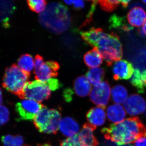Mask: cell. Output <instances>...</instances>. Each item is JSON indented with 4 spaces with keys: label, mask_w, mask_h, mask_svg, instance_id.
<instances>
[{
    "label": "cell",
    "mask_w": 146,
    "mask_h": 146,
    "mask_svg": "<svg viewBox=\"0 0 146 146\" xmlns=\"http://www.w3.org/2000/svg\"><path fill=\"white\" fill-rule=\"evenodd\" d=\"M68 5L72 4V0H63Z\"/></svg>",
    "instance_id": "cell-37"
},
{
    "label": "cell",
    "mask_w": 146,
    "mask_h": 146,
    "mask_svg": "<svg viewBox=\"0 0 146 146\" xmlns=\"http://www.w3.org/2000/svg\"><path fill=\"white\" fill-rule=\"evenodd\" d=\"M17 64L21 70L30 74L34 68V59L31 55L25 54L22 55L18 58Z\"/></svg>",
    "instance_id": "cell-24"
},
{
    "label": "cell",
    "mask_w": 146,
    "mask_h": 146,
    "mask_svg": "<svg viewBox=\"0 0 146 146\" xmlns=\"http://www.w3.org/2000/svg\"><path fill=\"white\" fill-rule=\"evenodd\" d=\"M110 28L119 30L124 32H129L133 29V27L127 23L124 18L114 14L109 20Z\"/></svg>",
    "instance_id": "cell-20"
},
{
    "label": "cell",
    "mask_w": 146,
    "mask_h": 146,
    "mask_svg": "<svg viewBox=\"0 0 146 146\" xmlns=\"http://www.w3.org/2000/svg\"><path fill=\"white\" fill-rule=\"evenodd\" d=\"M74 89L76 94L79 97L84 98L91 93V86L85 76H80L75 80Z\"/></svg>",
    "instance_id": "cell-16"
},
{
    "label": "cell",
    "mask_w": 146,
    "mask_h": 146,
    "mask_svg": "<svg viewBox=\"0 0 146 146\" xmlns=\"http://www.w3.org/2000/svg\"><path fill=\"white\" fill-rule=\"evenodd\" d=\"M61 113L55 109L44 106L35 116L33 122L35 127L41 133L56 134L59 129Z\"/></svg>",
    "instance_id": "cell-5"
},
{
    "label": "cell",
    "mask_w": 146,
    "mask_h": 146,
    "mask_svg": "<svg viewBox=\"0 0 146 146\" xmlns=\"http://www.w3.org/2000/svg\"><path fill=\"white\" fill-rule=\"evenodd\" d=\"M96 127L86 123L82 126L78 134L83 141L84 146H98L99 142L94 135Z\"/></svg>",
    "instance_id": "cell-14"
},
{
    "label": "cell",
    "mask_w": 146,
    "mask_h": 146,
    "mask_svg": "<svg viewBox=\"0 0 146 146\" xmlns=\"http://www.w3.org/2000/svg\"><path fill=\"white\" fill-rule=\"evenodd\" d=\"M3 102V97H2V89L0 88V105Z\"/></svg>",
    "instance_id": "cell-36"
},
{
    "label": "cell",
    "mask_w": 146,
    "mask_h": 146,
    "mask_svg": "<svg viewBox=\"0 0 146 146\" xmlns=\"http://www.w3.org/2000/svg\"><path fill=\"white\" fill-rule=\"evenodd\" d=\"M72 2L76 9H80L84 7L83 0H72Z\"/></svg>",
    "instance_id": "cell-31"
},
{
    "label": "cell",
    "mask_w": 146,
    "mask_h": 146,
    "mask_svg": "<svg viewBox=\"0 0 146 146\" xmlns=\"http://www.w3.org/2000/svg\"><path fill=\"white\" fill-rule=\"evenodd\" d=\"M102 57L97 48H94L84 54V60L89 68H93L99 67L103 62Z\"/></svg>",
    "instance_id": "cell-17"
},
{
    "label": "cell",
    "mask_w": 146,
    "mask_h": 146,
    "mask_svg": "<svg viewBox=\"0 0 146 146\" xmlns=\"http://www.w3.org/2000/svg\"><path fill=\"white\" fill-rule=\"evenodd\" d=\"M142 1L144 3H145L146 4V0H142Z\"/></svg>",
    "instance_id": "cell-40"
},
{
    "label": "cell",
    "mask_w": 146,
    "mask_h": 146,
    "mask_svg": "<svg viewBox=\"0 0 146 146\" xmlns=\"http://www.w3.org/2000/svg\"><path fill=\"white\" fill-rule=\"evenodd\" d=\"M31 10L37 13L43 12L46 8V0H27Z\"/></svg>",
    "instance_id": "cell-26"
},
{
    "label": "cell",
    "mask_w": 146,
    "mask_h": 146,
    "mask_svg": "<svg viewBox=\"0 0 146 146\" xmlns=\"http://www.w3.org/2000/svg\"><path fill=\"white\" fill-rule=\"evenodd\" d=\"M105 76V71L102 68L91 69L87 72L86 76L88 81L92 85L96 86L102 82Z\"/></svg>",
    "instance_id": "cell-22"
},
{
    "label": "cell",
    "mask_w": 146,
    "mask_h": 146,
    "mask_svg": "<svg viewBox=\"0 0 146 146\" xmlns=\"http://www.w3.org/2000/svg\"><path fill=\"white\" fill-rule=\"evenodd\" d=\"M37 146H52L50 144L48 143H45L43 144H41V145H39Z\"/></svg>",
    "instance_id": "cell-38"
},
{
    "label": "cell",
    "mask_w": 146,
    "mask_h": 146,
    "mask_svg": "<svg viewBox=\"0 0 146 146\" xmlns=\"http://www.w3.org/2000/svg\"><path fill=\"white\" fill-rule=\"evenodd\" d=\"M9 112L8 108L4 106L0 105V127L6 123L9 120Z\"/></svg>",
    "instance_id": "cell-29"
},
{
    "label": "cell",
    "mask_w": 146,
    "mask_h": 146,
    "mask_svg": "<svg viewBox=\"0 0 146 146\" xmlns=\"http://www.w3.org/2000/svg\"><path fill=\"white\" fill-rule=\"evenodd\" d=\"M107 115L110 121L117 123L123 121L125 117L126 112L122 106L115 104L110 106L108 107Z\"/></svg>",
    "instance_id": "cell-18"
},
{
    "label": "cell",
    "mask_w": 146,
    "mask_h": 146,
    "mask_svg": "<svg viewBox=\"0 0 146 146\" xmlns=\"http://www.w3.org/2000/svg\"><path fill=\"white\" fill-rule=\"evenodd\" d=\"M113 78L115 80L129 79L132 76L134 70L131 63L125 60L116 61L112 68Z\"/></svg>",
    "instance_id": "cell-11"
},
{
    "label": "cell",
    "mask_w": 146,
    "mask_h": 146,
    "mask_svg": "<svg viewBox=\"0 0 146 146\" xmlns=\"http://www.w3.org/2000/svg\"><path fill=\"white\" fill-rule=\"evenodd\" d=\"M97 48L108 66L120 60L123 55L122 45L119 37L115 33L104 32L97 42Z\"/></svg>",
    "instance_id": "cell-3"
},
{
    "label": "cell",
    "mask_w": 146,
    "mask_h": 146,
    "mask_svg": "<svg viewBox=\"0 0 146 146\" xmlns=\"http://www.w3.org/2000/svg\"><path fill=\"white\" fill-rule=\"evenodd\" d=\"M30 74L26 72L15 64L6 69L3 79L2 86L9 92L21 98Z\"/></svg>",
    "instance_id": "cell-4"
},
{
    "label": "cell",
    "mask_w": 146,
    "mask_h": 146,
    "mask_svg": "<svg viewBox=\"0 0 146 146\" xmlns=\"http://www.w3.org/2000/svg\"><path fill=\"white\" fill-rule=\"evenodd\" d=\"M145 115H146V112H145Z\"/></svg>",
    "instance_id": "cell-41"
},
{
    "label": "cell",
    "mask_w": 146,
    "mask_h": 146,
    "mask_svg": "<svg viewBox=\"0 0 146 146\" xmlns=\"http://www.w3.org/2000/svg\"><path fill=\"white\" fill-rule=\"evenodd\" d=\"M141 72L138 69H136L133 72V76L130 80L131 83L133 86L136 87L139 93H143L145 91V89L140 80Z\"/></svg>",
    "instance_id": "cell-27"
},
{
    "label": "cell",
    "mask_w": 146,
    "mask_h": 146,
    "mask_svg": "<svg viewBox=\"0 0 146 146\" xmlns=\"http://www.w3.org/2000/svg\"><path fill=\"white\" fill-rule=\"evenodd\" d=\"M138 32L142 36H144L146 35V20L143 27L138 30Z\"/></svg>",
    "instance_id": "cell-35"
},
{
    "label": "cell",
    "mask_w": 146,
    "mask_h": 146,
    "mask_svg": "<svg viewBox=\"0 0 146 146\" xmlns=\"http://www.w3.org/2000/svg\"><path fill=\"white\" fill-rule=\"evenodd\" d=\"M101 132L106 140L122 146L134 143L139 138L146 137V128L139 118L135 117L103 128Z\"/></svg>",
    "instance_id": "cell-1"
},
{
    "label": "cell",
    "mask_w": 146,
    "mask_h": 146,
    "mask_svg": "<svg viewBox=\"0 0 146 146\" xmlns=\"http://www.w3.org/2000/svg\"><path fill=\"white\" fill-rule=\"evenodd\" d=\"M104 109V108L98 106L89 110L86 115L88 123L96 127L103 125L106 119Z\"/></svg>",
    "instance_id": "cell-13"
},
{
    "label": "cell",
    "mask_w": 146,
    "mask_h": 146,
    "mask_svg": "<svg viewBox=\"0 0 146 146\" xmlns=\"http://www.w3.org/2000/svg\"><path fill=\"white\" fill-rule=\"evenodd\" d=\"M1 141L4 146H23L24 139L20 135H6L3 136Z\"/></svg>",
    "instance_id": "cell-25"
},
{
    "label": "cell",
    "mask_w": 146,
    "mask_h": 146,
    "mask_svg": "<svg viewBox=\"0 0 146 146\" xmlns=\"http://www.w3.org/2000/svg\"><path fill=\"white\" fill-rule=\"evenodd\" d=\"M87 1H93V4L95 5H96V4L97 2L98 1V0H87Z\"/></svg>",
    "instance_id": "cell-39"
},
{
    "label": "cell",
    "mask_w": 146,
    "mask_h": 146,
    "mask_svg": "<svg viewBox=\"0 0 146 146\" xmlns=\"http://www.w3.org/2000/svg\"><path fill=\"white\" fill-rule=\"evenodd\" d=\"M44 58L40 55H36L35 56L34 64L35 70L39 69V67L44 63Z\"/></svg>",
    "instance_id": "cell-30"
},
{
    "label": "cell",
    "mask_w": 146,
    "mask_h": 146,
    "mask_svg": "<svg viewBox=\"0 0 146 146\" xmlns=\"http://www.w3.org/2000/svg\"><path fill=\"white\" fill-rule=\"evenodd\" d=\"M111 92L112 100L115 103H123L127 99V90L122 85H117L114 86Z\"/></svg>",
    "instance_id": "cell-23"
},
{
    "label": "cell",
    "mask_w": 146,
    "mask_h": 146,
    "mask_svg": "<svg viewBox=\"0 0 146 146\" xmlns=\"http://www.w3.org/2000/svg\"><path fill=\"white\" fill-rule=\"evenodd\" d=\"M131 0H98L100 6L105 11L111 12L115 10L119 5L126 7Z\"/></svg>",
    "instance_id": "cell-21"
},
{
    "label": "cell",
    "mask_w": 146,
    "mask_h": 146,
    "mask_svg": "<svg viewBox=\"0 0 146 146\" xmlns=\"http://www.w3.org/2000/svg\"><path fill=\"white\" fill-rule=\"evenodd\" d=\"M110 88L109 83L105 81L94 86L90 94V99L98 106L105 108L110 100Z\"/></svg>",
    "instance_id": "cell-8"
},
{
    "label": "cell",
    "mask_w": 146,
    "mask_h": 146,
    "mask_svg": "<svg viewBox=\"0 0 146 146\" xmlns=\"http://www.w3.org/2000/svg\"><path fill=\"white\" fill-rule=\"evenodd\" d=\"M51 91L47 82L37 80L28 82L20 98L34 100L41 102L49 98Z\"/></svg>",
    "instance_id": "cell-6"
},
{
    "label": "cell",
    "mask_w": 146,
    "mask_h": 146,
    "mask_svg": "<svg viewBox=\"0 0 146 146\" xmlns=\"http://www.w3.org/2000/svg\"><path fill=\"white\" fill-rule=\"evenodd\" d=\"M65 91L64 94L65 100L68 102L72 100V92L71 89H66Z\"/></svg>",
    "instance_id": "cell-33"
},
{
    "label": "cell",
    "mask_w": 146,
    "mask_h": 146,
    "mask_svg": "<svg viewBox=\"0 0 146 146\" xmlns=\"http://www.w3.org/2000/svg\"><path fill=\"white\" fill-rule=\"evenodd\" d=\"M103 32V30L101 28L93 27L87 31L81 32L80 35L84 42L89 46L95 48Z\"/></svg>",
    "instance_id": "cell-19"
},
{
    "label": "cell",
    "mask_w": 146,
    "mask_h": 146,
    "mask_svg": "<svg viewBox=\"0 0 146 146\" xmlns=\"http://www.w3.org/2000/svg\"><path fill=\"white\" fill-rule=\"evenodd\" d=\"M140 79L141 83L143 84V86L145 87H146V70L141 72Z\"/></svg>",
    "instance_id": "cell-34"
},
{
    "label": "cell",
    "mask_w": 146,
    "mask_h": 146,
    "mask_svg": "<svg viewBox=\"0 0 146 146\" xmlns=\"http://www.w3.org/2000/svg\"><path fill=\"white\" fill-rule=\"evenodd\" d=\"M127 21L132 26L141 27L143 25L146 20V12L140 7H132L127 15Z\"/></svg>",
    "instance_id": "cell-15"
},
{
    "label": "cell",
    "mask_w": 146,
    "mask_h": 146,
    "mask_svg": "<svg viewBox=\"0 0 146 146\" xmlns=\"http://www.w3.org/2000/svg\"><path fill=\"white\" fill-rule=\"evenodd\" d=\"M60 146H84V144L78 133L69 137L61 142Z\"/></svg>",
    "instance_id": "cell-28"
},
{
    "label": "cell",
    "mask_w": 146,
    "mask_h": 146,
    "mask_svg": "<svg viewBox=\"0 0 146 146\" xmlns=\"http://www.w3.org/2000/svg\"><path fill=\"white\" fill-rule=\"evenodd\" d=\"M59 130L64 136L72 137L79 132L80 126L77 122L70 117H65L60 120Z\"/></svg>",
    "instance_id": "cell-12"
},
{
    "label": "cell",
    "mask_w": 146,
    "mask_h": 146,
    "mask_svg": "<svg viewBox=\"0 0 146 146\" xmlns=\"http://www.w3.org/2000/svg\"><path fill=\"white\" fill-rule=\"evenodd\" d=\"M127 112L131 116L142 114L145 110L146 103L145 100L137 94H132L124 103Z\"/></svg>",
    "instance_id": "cell-10"
},
{
    "label": "cell",
    "mask_w": 146,
    "mask_h": 146,
    "mask_svg": "<svg viewBox=\"0 0 146 146\" xmlns=\"http://www.w3.org/2000/svg\"><path fill=\"white\" fill-rule=\"evenodd\" d=\"M60 65L57 62L48 61L44 63L37 70H35V78L36 80L46 82L52 78L56 77Z\"/></svg>",
    "instance_id": "cell-9"
},
{
    "label": "cell",
    "mask_w": 146,
    "mask_h": 146,
    "mask_svg": "<svg viewBox=\"0 0 146 146\" xmlns=\"http://www.w3.org/2000/svg\"><path fill=\"white\" fill-rule=\"evenodd\" d=\"M134 146H146V137H143L136 140L134 143Z\"/></svg>",
    "instance_id": "cell-32"
},
{
    "label": "cell",
    "mask_w": 146,
    "mask_h": 146,
    "mask_svg": "<svg viewBox=\"0 0 146 146\" xmlns=\"http://www.w3.org/2000/svg\"><path fill=\"white\" fill-rule=\"evenodd\" d=\"M44 105L34 100L24 99L16 105V110L20 119L25 121L34 120Z\"/></svg>",
    "instance_id": "cell-7"
},
{
    "label": "cell",
    "mask_w": 146,
    "mask_h": 146,
    "mask_svg": "<svg viewBox=\"0 0 146 146\" xmlns=\"http://www.w3.org/2000/svg\"><path fill=\"white\" fill-rule=\"evenodd\" d=\"M39 21L45 29L56 34L67 31L71 25L68 9L60 3L50 4L39 16Z\"/></svg>",
    "instance_id": "cell-2"
}]
</instances>
